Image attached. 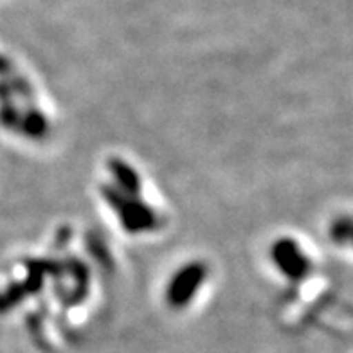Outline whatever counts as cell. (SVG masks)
<instances>
[{"mask_svg": "<svg viewBox=\"0 0 353 353\" xmlns=\"http://www.w3.org/2000/svg\"><path fill=\"white\" fill-rule=\"evenodd\" d=\"M23 125H26V128H28V132L31 135H40L46 132V119H43L38 112H33V114H29L28 117H26V121H23Z\"/></svg>", "mask_w": 353, "mask_h": 353, "instance_id": "cell-5", "label": "cell"}, {"mask_svg": "<svg viewBox=\"0 0 353 353\" xmlns=\"http://www.w3.org/2000/svg\"><path fill=\"white\" fill-rule=\"evenodd\" d=\"M205 279V267L202 263H188L173 276L168 287V303L172 307H184L193 299Z\"/></svg>", "mask_w": 353, "mask_h": 353, "instance_id": "cell-2", "label": "cell"}, {"mask_svg": "<svg viewBox=\"0 0 353 353\" xmlns=\"http://www.w3.org/2000/svg\"><path fill=\"white\" fill-rule=\"evenodd\" d=\"M272 260L276 261V265L285 276L292 279L305 278L310 269L307 256L303 254L298 243H294L292 240H287V238L279 240L272 247Z\"/></svg>", "mask_w": 353, "mask_h": 353, "instance_id": "cell-3", "label": "cell"}, {"mask_svg": "<svg viewBox=\"0 0 353 353\" xmlns=\"http://www.w3.org/2000/svg\"><path fill=\"white\" fill-rule=\"evenodd\" d=\"M110 170L116 176L117 184L121 188V191L125 195H132V196H137L139 195V190H141V181H139V175L132 170L130 166L123 161H112L110 163Z\"/></svg>", "mask_w": 353, "mask_h": 353, "instance_id": "cell-4", "label": "cell"}, {"mask_svg": "<svg viewBox=\"0 0 353 353\" xmlns=\"http://www.w3.org/2000/svg\"><path fill=\"white\" fill-rule=\"evenodd\" d=\"M103 195L107 202L114 205L121 223L130 232L150 231L157 225V216L154 211L141 200H137V196L125 195L123 191H117L114 188H103Z\"/></svg>", "mask_w": 353, "mask_h": 353, "instance_id": "cell-1", "label": "cell"}, {"mask_svg": "<svg viewBox=\"0 0 353 353\" xmlns=\"http://www.w3.org/2000/svg\"><path fill=\"white\" fill-rule=\"evenodd\" d=\"M6 69V63L2 60H0V70H4Z\"/></svg>", "mask_w": 353, "mask_h": 353, "instance_id": "cell-6", "label": "cell"}]
</instances>
